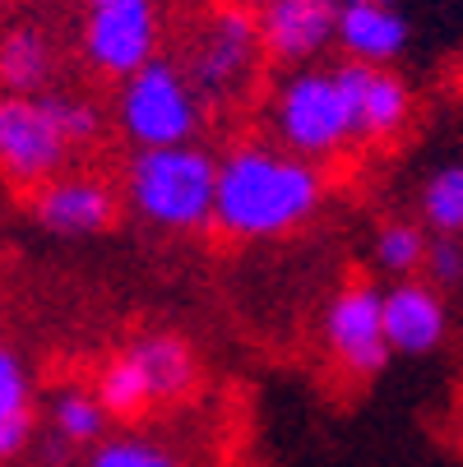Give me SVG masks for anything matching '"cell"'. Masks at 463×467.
I'll list each match as a JSON object with an SVG mask.
<instances>
[{"mask_svg":"<svg viewBox=\"0 0 463 467\" xmlns=\"http://www.w3.org/2000/svg\"><path fill=\"white\" fill-rule=\"evenodd\" d=\"M426 283H436L445 296L463 292V236H431V250H426V269H422Z\"/></svg>","mask_w":463,"mask_h":467,"instance_id":"obj_22","label":"cell"},{"mask_svg":"<svg viewBox=\"0 0 463 467\" xmlns=\"http://www.w3.org/2000/svg\"><path fill=\"white\" fill-rule=\"evenodd\" d=\"M107 130L98 102L75 93H0V181L37 190L60 176L79 149H93Z\"/></svg>","mask_w":463,"mask_h":467,"instance_id":"obj_2","label":"cell"},{"mask_svg":"<svg viewBox=\"0 0 463 467\" xmlns=\"http://www.w3.org/2000/svg\"><path fill=\"white\" fill-rule=\"evenodd\" d=\"M417 223L431 236H463V158L426 171L417 185Z\"/></svg>","mask_w":463,"mask_h":467,"instance_id":"obj_20","label":"cell"},{"mask_svg":"<svg viewBox=\"0 0 463 467\" xmlns=\"http://www.w3.org/2000/svg\"><path fill=\"white\" fill-rule=\"evenodd\" d=\"M89 467H185L176 449L149 435H107L89 449Z\"/></svg>","mask_w":463,"mask_h":467,"instance_id":"obj_21","label":"cell"},{"mask_svg":"<svg viewBox=\"0 0 463 467\" xmlns=\"http://www.w3.org/2000/svg\"><path fill=\"white\" fill-rule=\"evenodd\" d=\"M79 56L93 75L121 84L163 56V5L158 0H111L89 10L79 28Z\"/></svg>","mask_w":463,"mask_h":467,"instance_id":"obj_8","label":"cell"},{"mask_svg":"<svg viewBox=\"0 0 463 467\" xmlns=\"http://www.w3.org/2000/svg\"><path fill=\"white\" fill-rule=\"evenodd\" d=\"M47 431L65 449H93L111 435V412L102 408L93 384H60L47 398Z\"/></svg>","mask_w":463,"mask_h":467,"instance_id":"obj_16","label":"cell"},{"mask_svg":"<svg viewBox=\"0 0 463 467\" xmlns=\"http://www.w3.org/2000/svg\"><path fill=\"white\" fill-rule=\"evenodd\" d=\"M320 348L348 384H366V379L384 375V366L394 357L389 333H384V292L362 278L343 283L324 301Z\"/></svg>","mask_w":463,"mask_h":467,"instance_id":"obj_7","label":"cell"},{"mask_svg":"<svg viewBox=\"0 0 463 467\" xmlns=\"http://www.w3.org/2000/svg\"><path fill=\"white\" fill-rule=\"evenodd\" d=\"M339 79H343V93H348L357 149H380V144L404 135V125L413 120V88L394 65L343 60Z\"/></svg>","mask_w":463,"mask_h":467,"instance_id":"obj_9","label":"cell"},{"mask_svg":"<svg viewBox=\"0 0 463 467\" xmlns=\"http://www.w3.org/2000/svg\"><path fill=\"white\" fill-rule=\"evenodd\" d=\"M28 213L51 236H98L116 223V190L93 171H60L28 190Z\"/></svg>","mask_w":463,"mask_h":467,"instance_id":"obj_10","label":"cell"},{"mask_svg":"<svg viewBox=\"0 0 463 467\" xmlns=\"http://www.w3.org/2000/svg\"><path fill=\"white\" fill-rule=\"evenodd\" d=\"M264 56L283 70L315 65L329 47H339V0H274L259 10Z\"/></svg>","mask_w":463,"mask_h":467,"instance_id":"obj_11","label":"cell"},{"mask_svg":"<svg viewBox=\"0 0 463 467\" xmlns=\"http://www.w3.org/2000/svg\"><path fill=\"white\" fill-rule=\"evenodd\" d=\"M37 431V393L33 375L19 352L0 348V462H10L28 449Z\"/></svg>","mask_w":463,"mask_h":467,"instance_id":"obj_17","label":"cell"},{"mask_svg":"<svg viewBox=\"0 0 463 467\" xmlns=\"http://www.w3.org/2000/svg\"><path fill=\"white\" fill-rule=\"evenodd\" d=\"M60 75V47L47 28L19 24L0 33V93H51Z\"/></svg>","mask_w":463,"mask_h":467,"instance_id":"obj_15","label":"cell"},{"mask_svg":"<svg viewBox=\"0 0 463 467\" xmlns=\"http://www.w3.org/2000/svg\"><path fill=\"white\" fill-rule=\"evenodd\" d=\"M121 199L140 223L158 232H209L218 199V153H209L200 140L135 149L121 176Z\"/></svg>","mask_w":463,"mask_h":467,"instance_id":"obj_3","label":"cell"},{"mask_svg":"<svg viewBox=\"0 0 463 467\" xmlns=\"http://www.w3.org/2000/svg\"><path fill=\"white\" fill-rule=\"evenodd\" d=\"M426 250H431V232L422 223H413V218H389L371 236V264L394 283L399 278H422Z\"/></svg>","mask_w":463,"mask_h":467,"instance_id":"obj_18","label":"cell"},{"mask_svg":"<svg viewBox=\"0 0 463 467\" xmlns=\"http://www.w3.org/2000/svg\"><path fill=\"white\" fill-rule=\"evenodd\" d=\"M0 5H5V0H0Z\"/></svg>","mask_w":463,"mask_h":467,"instance_id":"obj_25","label":"cell"},{"mask_svg":"<svg viewBox=\"0 0 463 467\" xmlns=\"http://www.w3.org/2000/svg\"><path fill=\"white\" fill-rule=\"evenodd\" d=\"M324 167L274 140H237L227 153H218L214 232L237 245L297 236L324 209Z\"/></svg>","mask_w":463,"mask_h":467,"instance_id":"obj_1","label":"cell"},{"mask_svg":"<svg viewBox=\"0 0 463 467\" xmlns=\"http://www.w3.org/2000/svg\"><path fill=\"white\" fill-rule=\"evenodd\" d=\"M384 333L394 357H426L449 333V306L445 292L426 278H399L384 287Z\"/></svg>","mask_w":463,"mask_h":467,"instance_id":"obj_12","label":"cell"},{"mask_svg":"<svg viewBox=\"0 0 463 467\" xmlns=\"http://www.w3.org/2000/svg\"><path fill=\"white\" fill-rule=\"evenodd\" d=\"M408 47L399 0H339V51L362 65H394Z\"/></svg>","mask_w":463,"mask_h":467,"instance_id":"obj_13","label":"cell"},{"mask_svg":"<svg viewBox=\"0 0 463 467\" xmlns=\"http://www.w3.org/2000/svg\"><path fill=\"white\" fill-rule=\"evenodd\" d=\"M116 130L135 149H163V144H195L205 130V98L195 93L190 75L181 70V60L153 56L144 70L125 75L116 84L111 102Z\"/></svg>","mask_w":463,"mask_h":467,"instance_id":"obj_6","label":"cell"},{"mask_svg":"<svg viewBox=\"0 0 463 467\" xmlns=\"http://www.w3.org/2000/svg\"><path fill=\"white\" fill-rule=\"evenodd\" d=\"M264 60L269 56H264V37H259V15L227 5V0H218L195 19L181 47V70L190 75L205 107L241 102L255 88Z\"/></svg>","mask_w":463,"mask_h":467,"instance_id":"obj_5","label":"cell"},{"mask_svg":"<svg viewBox=\"0 0 463 467\" xmlns=\"http://www.w3.org/2000/svg\"><path fill=\"white\" fill-rule=\"evenodd\" d=\"M227 5H241V10H250V15H259V10H269L274 0H227Z\"/></svg>","mask_w":463,"mask_h":467,"instance_id":"obj_23","label":"cell"},{"mask_svg":"<svg viewBox=\"0 0 463 467\" xmlns=\"http://www.w3.org/2000/svg\"><path fill=\"white\" fill-rule=\"evenodd\" d=\"M98 5H111V0H84V10H98Z\"/></svg>","mask_w":463,"mask_h":467,"instance_id":"obj_24","label":"cell"},{"mask_svg":"<svg viewBox=\"0 0 463 467\" xmlns=\"http://www.w3.org/2000/svg\"><path fill=\"white\" fill-rule=\"evenodd\" d=\"M125 348H130V357L140 361V370L149 379L153 408L181 403V398H190L195 384H200V357H195V348L172 328H149V333H140V338H130Z\"/></svg>","mask_w":463,"mask_h":467,"instance_id":"obj_14","label":"cell"},{"mask_svg":"<svg viewBox=\"0 0 463 467\" xmlns=\"http://www.w3.org/2000/svg\"><path fill=\"white\" fill-rule=\"evenodd\" d=\"M98 398H102V408L111 412V421H140L153 412V393H149V379L140 370V361L130 357V348L111 352L93 379Z\"/></svg>","mask_w":463,"mask_h":467,"instance_id":"obj_19","label":"cell"},{"mask_svg":"<svg viewBox=\"0 0 463 467\" xmlns=\"http://www.w3.org/2000/svg\"><path fill=\"white\" fill-rule=\"evenodd\" d=\"M264 135L320 167L348 158L357 149V130H353L339 65L315 60V65L283 70V79L264 98Z\"/></svg>","mask_w":463,"mask_h":467,"instance_id":"obj_4","label":"cell"}]
</instances>
